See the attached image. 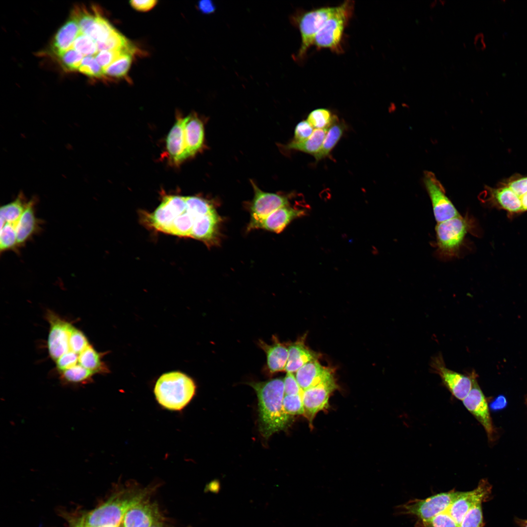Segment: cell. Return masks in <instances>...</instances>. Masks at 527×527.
Masks as SVG:
<instances>
[{"instance_id": "6da1fadb", "label": "cell", "mask_w": 527, "mask_h": 527, "mask_svg": "<svg viewBox=\"0 0 527 527\" xmlns=\"http://www.w3.org/2000/svg\"><path fill=\"white\" fill-rule=\"evenodd\" d=\"M215 211L211 203L198 197L166 195L152 212H142L141 220L153 230L192 238L201 218Z\"/></svg>"}, {"instance_id": "7a4b0ae2", "label": "cell", "mask_w": 527, "mask_h": 527, "mask_svg": "<svg viewBox=\"0 0 527 527\" xmlns=\"http://www.w3.org/2000/svg\"><path fill=\"white\" fill-rule=\"evenodd\" d=\"M156 485L142 487L136 484L122 486L94 509L69 517L70 527H106L120 526L128 510L148 499Z\"/></svg>"}, {"instance_id": "3957f363", "label": "cell", "mask_w": 527, "mask_h": 527, "mask_svg": "<svg viewBox=\"0 0 527 527\" xmlns=\"http://www.w3.org/2000/svg\"><path fill=\"white\" fill-rule=\"evenodd\" d=\"M248 384L255 390L258 397L259 429L262 435L268 438L273 433L285 429L291 416L283 408L284 380L275 378Z\"/></svg>"}, {"instance_id": "277c9868", "label": "cell", "mask_w": 527, "mask_h": 527, "mask_svg": "<svg viewBox=\"0 0 527 527\" xmlns=\"http://www.w3.org/2000/svg\"><path fill=\"white\" fill-rule=\"evenodd\" d=\"M193 380L177 371L162 374L156 381L154 393L157 402L165 409L180 411L191 401L196 392Z\"/></svg>"}, {"instance_id": "5b68a950", "label": "cell", "mask_w": 527, "mask_h": 527, "mask_svg": "<svg viewBox=\"0 0 527 527\" xmlns=\"http://www.w3.org/2000/svg\"><path fill=\"white\" fill-rule=\"evenodd\" d=\"M476 227L474 219L460 215L438 223L435 227L436 244L438 255L446 259L457 257L469 233Z\"/></svg>"}, {"instance_id": "8992f818", "label": "cell", "mask_w": 527, "mask_h": 527, "mask_svg": "<svg viewBox=\"0 0 527 527\" xmlns=\"http://www.w3.org/2000/svg\"><path fill=\"white\" fill-rule=\"evenodd\" d=\"M354 1L346 0L337 6L334 13L318 31L313 44L319 48H328L336 53L342 51L341 41L345 28L354 10Z\"/></svg>"}, {"instance_id": "52a82bcc", "label": "cell", "mask_w": 527, "mask_h": 527, "mask_svg": "<svg viewBox=\"0 0 527 527\" xmlns=\"http://www.w3.org/2000/svg\"><path fill=\"white\" fill-rule=\"evenodd\" d=\"M460 492L453 489L425 499L410 500L398 506L397 511L400 514L415 516L418 520H426L447 511Z\"/></svg>"}, {"instance_id": "ba28073f", "label": "cell", "mask_w": 527, "mask_h": 527, "mask_svg": "<svg viewBox=\"0 0 527 527\" xmlns=\"http://www.w3.org/2000/svg\"><path fill=\"white\" fill-rule=\"evenodd\" d=\"M336 7H324L292 17L301 33V45L297 55V59H302L309 48L313 44L316 35L325 21L334 13Z\"/></svg>"}, {"instance_id": "9c48e42d", "label": "cell", "mask_w": 527, "mask_h": 527, "mask_svg": "<svg viewBox=\"0 0 527 527\" xmlns=\"http://www.w3.org/2000/svg\"><path fill=\"white\" fill-rule=\"evenodd\" d=\"M430 366L431 371L440 377L442 383L452 395L461 401L468 395L474 379L477 377L475 371L465 375L447 368L440 353L431 359Z\"/></svg>"}, {"instance_id": "30bf717a", "label": "cell", "mask_w": 527, "mask_h": 527, "mask_svg": "<svg viewBox=\"0 0 527 527\" xmlns=\"http://www.w3.org/2000/svg\"><path fill=\"white\" fill-rule=\"evenodd\" d=\"M423 182L430 198L436 221L442 222L460 215L446 193L445 189L434 173L426 171Z\"/></svg>"}, {"instance_id": "8fae6325", "label": "cell", "mask_w": 527, "mask_h": 527, "mask_svg": "<svg viewBox=\"0 0 527 527\" xmlns=\"http://www.w3.org/2000/svg\"><path fill=\"white\" fill-rule=\"evenodd\" d=\"M480 197V201L486 205L503 210L510 217L523 213L520 198L511 189L500 182L495 187L485 185Z\"/></svg>"}, {"instance_id": "7c38bea8", "label": "cell", "mask_w": 527, "mask_h": 527, "mask_svg": "<svg viewBox=\"0 0 527 527\" xmlns=\"http://www.w3.org/2000/svg\"><path fill=\"white\" fill-rule=\"evenodd\" d=\"M491 489V486L487 480H481L474 489L460 491L447 511L459 526L463 517L470 509L488 500Z\"/></svg>"}, {"instance_id": "4fadbf2b", "label": "cell", "mask_w": 527, "mask_h": 527, "mask_svg": "<svg viewBox=\"0 0 527 527\" xmlns=\"http://www.w3.org/2000/svg\"><path fill=\"white\" fill-rule=\"evenodd\" d=\"M337 387L333 376L323 382L309 387L302 393L304 415L312 423L316 415L327 408L331 393Z\"/></svg>"}, {"instance_id": "5bb4252c", "label": "cell", "mask_w": 527, "mask_h": 527, "mask_svg": "<svg viewBox=\"0 0 527 527\" xmlns=\"http://www.w3.org/2000/svg\"><path fill=\"white\" fill-rule=\"evenodd\" d=\"M163 521L157 504L145 499L130 508L125 514L122 527H151Z\"/></svg>"}, {"instance_id": "9a60e30c", "label": "cell", "mask_w": 527, "mask_h": 527, "mask_svg": "<svg viewBox=\"0 0 527 527\" xmlns=\"http://www.w3.org/2000/svg\"><path fill=\"white\" fill-rule=\"evenodd\" d=\"M254 196L250 206V221L253 224L281 207L288 206L289 202L285 196L264 192L252 183Z\"/></svg>"}, {"instance_id": "2e32d148", "label": "cell", "mask_w": 527, "mask_h": 527, "mask_svg": "<svg viewBox=\"0 0 527 527\" xmlns=\"http://www.w3.org/2000/svg\"><path fill=\"white\" fill-rule=\"evenodd\" d=\"M466 408L481 423L486 430L488 438L492 440L494 428L486 397L480 387L475 377L472 387L462 401Z\"/></svg>"}, {"instance_id": "e0dca14e", "label": "cell", "mask_w": 527, "mask_h": 527, "mask_svg": "<svg viewBox=\"0 0 527 527\" xmlns=\"http://www.w3.org/2000/svg\"><path fill=\"white\" fill-rule=\"evenodd\" d=\"M304 210L295 209L288 206L279 208L262 220L249 224L248 230L262 228L280 233L294 219L304 216Z\"/></svg>"}, {"instance_id": "ac0fdd59", "label": "cell", "mask_w": 527, "mask_h": 527, "mask_svg": "<svg viewBox=\"0 0 527 527\" xmlns=\"http://www.w3.org/2000/svg\"><path fill=\"white\" fill-rule=\"evenodd\" d=\"M35 199L29 200L22 215L15 224L18 247L23 246L40 230L41 222L35 215Z\"/></svg>"}, {"instance_id": "d6986e66", "label": "cell", "mask_w": 527, "mask_h": 527, "mask_svg": "<svg viewBox=\"0 0 527 527\" xmlns=\"http://www.w3.org/2000/svg\"><path fill=\"white\" fill-rule=\"evenodd\" d=\"M332 376L331 370L322 366L316 359L306 363L299 368L296 372L295 377L301 388L304 391Z\"/></svg>"}, {"instance_id": "ffe728a7", "label": "cell", "mask_w": 527, "mask_h": 527, "mask_svg": "<svg viewBox=\"0 0 527 527\" xmlns=\"http://www.w3.org/2000/svg\"><path fill=\"white\" fill-rule=\"evenodd\" d=\"M272 344L268 345L260 340L258 345L266 354L268 371L274 374L285 370L288 357V349L275 335L272 336Z\"/></svg>"}, {"instance_id": "44dd1931", "label": "cell", "mask_w": 527, "mask_h": 527, "mask_svg": "<svg viewBox=\"0 0 527 527\" xmlns=\"http://www.w3.org/2000/svg\"><path fill=\"white\" fill-rule=\"evenodd\" d=\"M220 221L216 211L202 217L195 228L192 238L200 240L209 246L217 244Z\"/></svg>"}, {"instance_id": "7402d4cb", "label": "cell", "mask_w": 527, "mask_h": 527, "mask_svg": "<svg viewBox=\"0 0 527 527\" xmlns=\"http://www.w3.org/2000/svg\"><path fill=\"white\" fill-rule=\"evenodd\" d=\"M183 128L187 157L193 156L202 147L204 138L203 124L194 114L183 118Z\"/></svg>"}, {"instance_id": "603a6c76", "label": "cell", "mask_w": 527, "mask_h": 527, "mask_svg": "<svg viewBox=\"0 0 527 527\" xmlns=\"http://www.w3.org/2000/svg\"><path fill=\"white\" fill-rule=\"evenodd\" d=\"M166 148L172 160L179 163L187 158L184 135L183 119L179 118L166 139Z\"/></svg>"}, {"instance_id": "cb8c5ba5", "label": "cell", "mask_w": 527, "mask_h": 527, "mask_svg": "<svg viewBox=\"0 0 527 527\" xmlns=\"http://www.w3.org/2000/svg\"><path fill=\"white\" fill-rule=\"evenodd\" d=\"M288 357L285 370L287 372H294L306 363L316 360L317 354L309 349L304 343V339H300L288 346Z\"/></svg>"}, {"instance_id": "d4e9b609", "label": "cell", "mask_w": 527, "mask_h": 527, "mask_svg": "<svg viewBox=\"0 0 527 527\" xmlns=\"http://www.w3.org/2000/svg\"><path fill=\"white\" fill-rule=\"evenodd\" d=\"M80 33L78 23L71 18L61 27L54 37L52 44L54 53L58 56L71 48Z\"/></svg>"}, {"instance_id": "484cf974", "label": "cell", "mask_w": 527, "mask_h": 527, "mask_svg": "<svg viewBox=\"0 0 527 527\" xmlns=\"http://www.w3.org/2000/svg\"><path fill=\"white\" fill-rule=\"evenodd\" d=\"M345 128V122H340L336 117L327 130L320 150L314 156L316 161L321 160L329 155L342 137Z\"/></svg>"}, {"instance_id": "4316f807", "label": "cell", "mask_w": 527, "mask_h": 527, "mask_svg": "<svg viewBox=\"0 0 527 527\" xmlns=\"http://www.w3.org/2000/svg\"><path fill=\"white\" fill-rule=\"evenodd\" d=\"M28 201L20 192L14 201L1 206L0 209V225L4 223L15 224L23 212Z\"/></svg>"}, {"instance_id": "83f0119b", "label": "cell", "mask_w": 527, "mask_h": 527, "mask_svg": "<svg viewBox=\"0 0 527 527\" xmlns=\"http://www.w3.org/2000/svg\"><path fill=\"white\" fill-rule=\"evenodd\" d=\"M328 129H315L308 139L301 142L293 141L287 144V148L299 150L314 156L320 150Z\"/></svg>"}, {"instance_id": "f1b7e54d", "label": "cell", "mask_w": 527, "mask_h": 527, "mask_svg": "<svg viewBox=\"0 0 527 527\" xmlns=\"http://www.w3.org/2000/svg\"><path fill=\"white\" fill-rule=\"evenodd\" d=\"M116 29L99 13L92 25L85 32L96 42L106 39Z\"/></svg>"}, {"instance_id": "f546056e", "label": "cell", "mask_w": 527, "mask_h": 527, "mask_svg": "<svg viewBox=\"0 0 527 527\" xmlns=\"http://www.w3.org/2000/svg\"><path fill=\"white\" fill-rule=\"evenodd\" d=\"M92 8L93 10L90 11L85 7L78 6L72 11L71 18L78 23L81 33L84 34L92 25L99 13L97 8Z\"/></svg>"}, {"instance_id": "4dcf8cb0", "label": "cell", "mask_w": 527, "mask_h": 527, "mask_svg": "<svg viewBox=\"0 0 527 527\" xmlns=\"http://www.w3.org/2000/svg\"><path fill=\"white\" fill-rule=\"evenodd\" d=\"M132 61V55L124 54L104 69L105 76L121 78L126 75Z\"/></svg>"}, {"instance_id": "1f68e13d", "label": "cell", "mask_w": 527, "mask_h": 527, "mask_svg": "<svg viewBox=\"0 0 527 527\" xmlns=\"http://www.w3.org/2000/svg\"><path fill=\"white\" fill-rule=\"evenodd\" d=\"M98 52L104 50H118L127 48L133 46V44L115 30L106 39L96 42Z\"/></svg>"}, {"instance_id": "d6a6232c", "label": "cell", "mask_w": 527, "mask_h": 527, "mask_svg": "<svg viewBox=\"0 0 527 527\" xmlns=\"http://www.w3.org/2000/svg\"><path fill=\"white\" fill-rule=\"evenodd\" d=\"M335 118L328 109L318 108L309 114L307 121L315 129H325L330 127Z\"/></svg>"}, {"instance_id": "836d02e7", "label": "cell", "mask_w": 527, "mask_h": 527, "mask_svg": "<svg viewBox=\"0 0 527 527\" xmlns=\"http://www.w3.org/2000/svg\"><path fill=\"white\" fill-rule=\"evenodd\" d=\"M18 248L15 224L4 223L0 225V250L1 253L8 250H17Z\"/></svg>"}, {"instance_id": "e575fe53", "label": "cell", "mask_w": 527, "mask_h": 527, "mask_svg": "<svg viewBox=\"0 0 527 527\" xmlns=\"http://www.w3.org/2000/svg\"><path fill=\"white\" fill-rule=\"evenodd\" d=\"M136 50L135 47L132 46L122 49L104 50L99 52L95 57L104 70L123 54L133 55Z\"/></svg>"}, {"instance_id": "d590c367", "label": "cell", "mask_w": 527, "mask_h": 527, "mask_svg": "<svg viewBox=\"0 0 527 527\" xmlns=\"http://www.w3.org/2000/svg\"><path fill=\"white\" fill-rule=\"evenodd\" d=\"M415 527H459L447 511L426 520H418Z\"/></svg>"}, {"instance_id": "8d00e7d4", "label": "cell", "mask_w": 527, "mask_h": 527, "mask_svg": "<svg viewBox=\"0 0 527 527\" xmlns=\"http://www.w3.org/2000/svg\"><path fill=\"white\" fill-rule=\"evenodd\" d=\"M72 48L85 56H95L98 53L96 42L86 35L82 33L77 37Z\"/></svg>"}, {"instance_id": "74e56055", "label": "cell", "mask_w": 527, "mask_h": 527, "mask_svg": "<svg viewBox=\"0 0 527 527\" xmlns=\"http://www.w3.org/2000/svg\"><path fill=\"white\" fill-rule=\"evenodd\" d=\"M78 70L90 77L102 78L104 70L94 56H84Z\"/></svg>"}, {"instance_id": "f35d334b", "label": "cell", "mask_w": 527, "mask_h": 527, "mask_svg": "<svg viewBox=\"0 0 527 527\" xmlns=\"http://www.w3.org/2000/svg\"><path fill=\"white\" fill-rule=\"evenodd\" d=\"M499 182L509 187L519 198L527 193V176L515 173Z\"/></svg>"}, {"instance_id": "ab89813d", "label": "cell", "mask_w": 527, "mask_h": 527, "mask_svg": "<svg viewBox=\"0 0 527 527\" xmlns=\"http://www.w3.org/2000/svg\"><path fill=\"white\" fill-rule=\"evenodd\" d=\"M62 66L68 71L78 70L83 56L71 48L58 56Z\"/></svg>"}, {"instance_id": "60d3db41", "label": "cell", "mask_w": 527, "mask_h": 527, "mask_svg": "<svg viewBox=\"0 0 527 527\" xmlns=\"http://www.w3.org/2000/svg\"><path fill=\"white\" fill-rule=\"evenodd\" d=\"M302 393L295 395H284L283 405L284 410L287 414L291 416L304 415Z\"/></svg>"}, {"instance_id": "b9f144b4", "label": "cell", "mask_w": 527, "mask_h": 527, "mask_svg": "<svg viewBox=\"0 0 527 527\" xmlns=\"http://www.w3.org/2000/svg\"><path fill=\"white\" fill-rule=\"evenodd\" d=\"M482 504L470 509L463 517L459 527H484Z\"/></svg>"}, {"instance_id": "7bdbcfd3", "label": "cell", "mask_w": 527, "mask_h": 527, "mask_svg": "<svg viewBox=\"0 0 527 527\" xmlns=\"http://www.w3.org/2000/svg\"><path fill=\"white\" fill-rule=\"evenodd\" d=\"M313 128L307 120L300 122L295 127L293 141L301 142L306 140L313 132Z\"/></svg>"}, {"instance_id": "ee69618b", "label": "cell", "mask_w": 527, "mask_h": 527, "mask_svg": "<svg viewBox=\"0 0 527 527\" xmlns=\"http://www.w3.org/2000/svg\"><path fill=\"white\" fill-rule=\"evenodd\" d=\"M284 395H295L303 392L296 377L292 372H287L284 380Z\"/></svg>"}, {"instance_id": "f6af8a7d", "label": "cell", "mask_w": 527, "mask_h": 527, "mask_svg": "<svg viewBox=\"0 0 527 527\" xmlns=\"http://www.w3.org/2000/svg\"><path fill=\"white\" fill-rule=\"evenodd\" d=\"M155 0H132L129 1L131 6L137 11L145 12L153 8L157 4Z\"/></svg>"}, {"instance_id": "bcb514c9", "label": "cell", "mask_w": 527, "mask_h": 527, "mask_svg": "<svg viewBox=\"0 0 527 527\" xmlns=\"http://www.w3.org/2000/svg\"><path fill=\"white\" fill-rule=\"evenodd\" d=\"M200 11L204 14H210L215 9V5L211 0H203L198 2L197 5Z\"/></svg>"}, {"instance_id": "7dc6e473", "label": "cell", "mask_w": 527, "mask_h": 527, "mask_svg": "<svg viewBox=\"0 0 527 527\" xmlns=\"http://www.w3.org/2000/svg\"><path fill=\"white\" fill-rule=\"evenodd\" d=\"M474 44L477 50H482L486 48L483 34L479 33L475 36Z\"/></svg>"}, {"instance_id": "c3c4849f", "label": "cell", "mask_w": 527, "mask_h": 527, "mask_svg": "<svg viewBox=\"0 0 527 527\" xmlns=\"http://www.w3.org/2000/svg\"><path fill=\"white\" fill-rule=\"evenodd\" d=\"M517 523L521 527H527V520L518 519Z\"/></svg>"}, {"instance_id": "681fc988", "label": "cell", "mask_w": 527, "mask_h": 527, "mask_svg": "<svg viewBox=\"0 0 527 527\" xmlns=\"http://www.w3.org/2000/svg\"><path fill=\"white\" fill-rule=\"evenodd\" d=\"M151 527H164L163 522L157 523Z\"/></svg>"}, {"instance_id": "f907efd6", "label": "cell", "mask_w": 527, "mask_h": 527, "mask_svg": "<svg viewBox=\"0 0 527 527\" xmlns=\"http://www.w3.org/2000/svg\"><path fill=\"white\" fill-rule=\"evenodd\" d=\"M436 2H437V1H436V0H434V1H432V2H431V3H430V8H433V7H434V6H435V5H436Z\"/></svg>"}, {"instance_id": "816d5d0a", "label": "cell", "mask_w": 527, "mask_h": 527, "mask_svg": "<svg viewBox=\"0 0 527 527\" xmlns=\"http://www.w3.org/2000/svg\"><path fill=\"white\" fill-rule=\"evenodd\" d=\"M122 527L120 525V526H111V527Z\"/></svg>"}]
</instances>
